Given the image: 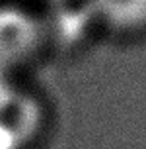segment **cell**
Instances as JSON below:
<instances>
[{
    "label": "cell",
    "mask_w": 146,
    "mask_h": 149,
    "mask_svg": "<svg viewBox=\"0 0 146 149\" xmlns=\"http://www.w3.org/2000/svg\"><path fill=\"white\" fill-rule=\"evenodd\" d=\"M39 110L25 94L4 88L0 92V149H22L37 130Z\"/></svg>",
    "instance_id": "cell-2"
},
{
    "label": "cell",
    "mask_w": 146,
    "mask_h": 149,
    "mask_svg": "<svg viewBox=\"0 0 146 149\" xmlns=\"http://www.w3.org/2000/svg\"><path fill=\"white\" fill-rule=\"evenodd\" d=\"M0 71H2V69H0ZM4 88H8V86H6V84H4V82H2V77H0V92H2V90H4Z\"/></svg>",
    "instance_id": "cell-4"
},
{
    "label": "cell",
    "mask_w": 146,
    "mask_h": 149,
    "mask_svg": "<svg viewBox=\"0 0 146 149\" xmlns=\"http://www.w3.org/2000/svg\"><path fill=\"white\" fill-rule=\"evenodd\" d=\"M39 45V26L20 8L0 6V69L29 59Z\"/></svg>",
    "instance_id": "cell-1"
},
{
    "label": "cell",
    "mask_w": 146,
    "mask_h": 149,
    "mask_svg": "<svg viewBox=\"0 0 146 149\" xmlns=\"http://www.w3.org/2000/svg\"><path fill=\"white\" fill-rule=\"evenodd\" d=\"M97 12L115 28L136 30L146 26V0H94Z\"/></svg>",
    "instance_id": "cell-3"
}]
</instances>
